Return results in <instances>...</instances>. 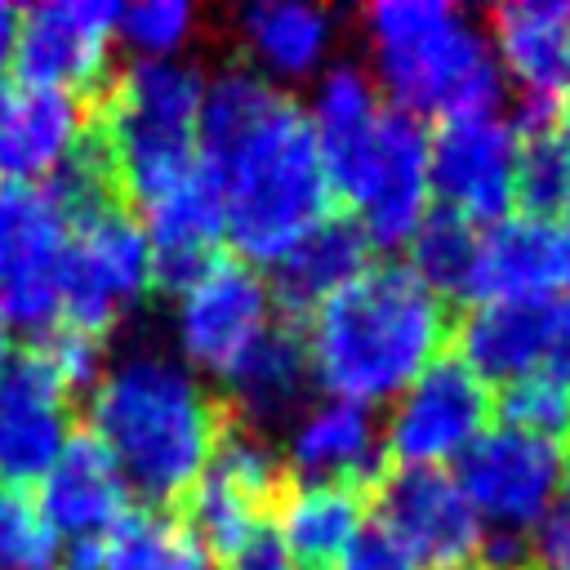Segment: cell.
I'll use <instances>...</instances> for the list:
<instances>
[{"mask_svg":"<svg viewBox=\"0 0 570 570\" xmlns=\"http://www.w3.org/2000/svg\"><path fill=\"white\" fill-rule=\"evenodd\" d=\"M196 156L223 191V236L240 263H276L330 214V178L303 107L249 67L205 85Z\"/></svg>","mask_w":570,"mask_h":570,"instance_id":"1","label":"cell"},{"mask_svg":"<svg viewBox=\"0 0 570 570\" xmlns=\"http://www.w3.org/2000/svg\"><path fill=\"white\" fill-rule=\"evenodd\" d=\"M267 285L263 276L240 263L236 254H218L183 294H178V338L183 352L214 374H227L254 338L272 325L267 321Z\"/></svg>","mask_w":570,"mask_h":570,"instance_id":"14","label":"cell"},{"mask_svg":"<svg viewBox=\"0 0 570 570\" xmlns=\"http://www.w3.org/2000/svg\"><path fill=\"white\" fill-rule=\"evenodd\" d=\"M561 298H499L476 303L454 321L450 352L485 383H512L543 365Z\"/></svg>","mask_w":570,"mask_h":570,"instance_id":"18","label":"cell"},{"mask_svg":"<svg viewBox=\"0 0 570 570\" xmlns=\"http://www.w3.org/2000/svg\"><path fill=\"white\" fill-rule=\"evenodd\" d=\"M561 214H566V236H570V196H566V209Z\"/></svg>","mask_w":570,"mask_h":570,"instance_id":"38","label":"cell"},{"mask_svg":"<svg viewBox=\"0 0 570 570\" xmlns=\"http://www.w3.org/2000/svg\"><path fill=\"white\" fill-rule=\"evenodd\" d=\"M89 102L53 89H18L0 98V183L53 174L80 142Z\"/></svg>","mask_w":570,"mask_h":570,"instance_id":"22","label":"cell"},{"mask_svg":"<svg viewBox=\"0 0 570 570\" xmlns=\"http://www.w3.org/2000/svg\"><path fill=\"white\" fill-rule=\"evenodd\" d=\"M561 485H566V499H570V454H561Z\"/></svg>","mask_w":570,"mask_h":570,"instance_id":"36","label":"cell"},{"mask_svg":"<svg viewBox=\"0 0 570 570\" xmlns=\"http://www.w3.org/2000/svg\"><path fill=\"white\" fill-rule=\"evenodd\" d=\"M476 223H468L463 214L454 209H432L419 218V227L410 232V272L436 289L445 303H459L468 294V276H472V263H476Z\"/></svg>","mask_w":570,"mask_h":570,"instance_id":"27","label":"cell"},{"mask_svg":"<svg viewBox=\"0 0 570 570\" xmlns=\"http://www.w3.org/2000/svg\"><path fill=\"white\" fill-rule=\"evenodd\" d=\"M71 436V392L27 347L0 383V490L45 481Z\"/></svg>","mask_w":570,"mask_h":570,"instance_id":"15","label":"cell"},{"mask_svg":"<svg viewBox=\"0 0 570 570\" xmlns=\"http://www.w3.org/2000/svg\"><path fill=\"white\" fill-rule=\"evenodd\" d=\"M543 374H552L557 383L570 387V298H561L557 307V325H552V343H548V356H543Z\"/></svg>","mask_w":570,"mask_h":570,"instance_id":"33","label":"cell"},{"mask_svg":"<svg viewBox=\"0 0 570 570\" xmlns=\"http://www.w3.org/2000/svg\"><path fill=\"white\" fill-rule=\"evenodd\" d=\"M67 218L45 183H0V316L49 330L58 321V267Z\"/></svg>","mask_w":570,"mask_h":570,"instance_id":"10","label":"cell"},{"mask_svg":"<svg viewBox=\"0 0 570 570\" xmlns=\"http://www.w3.org/2000/svg\"><path fill=\"white\" fill-rule=\"evenodd\" d=\"M191 18H196V13H191V4H183V0H151V4L120 9V13H116V27H120V36H125L134 49L160 58V53L178 49V45L191 36Z\"/></svg>","mask_w":570,"mask_h":570,"instance_id":"30","label":"cell"},{"mask_svg":"<svg viewBox=\"0 0 570 570\" xmlns=\"http://www.w3.org/2000/svg\"><path fill=\"white\" fill-rule=\"evenodd\" d=\"M472 570H481V566H476V561H472ZM508 570H543V566H539V561H534V557H530V561H521V566H508Z\"/></svg>","mask_w":570,"mask_h":570,"instance_id":"37","label":"cell"},{"mask_svg":"<svg viewBox=\"0 0 570 570\" xmlns=\"http://www.w3.org/2000/svg\"><path fill=\"white\" fill-rule=\"evenodd\" d=\"M494 419V392L454 352L436 356L405 392L383 432L392 468H436L463 454Z\"/></svg>","mask_w":570,"mask_h":570,"instance_id":"8","label":"cell"},{"mask_svg":"<svg viewBox=\"0 0 570 570\" xmlns=\"http://www.w3.org/2000/svg\"><path fill=\"white\" fill-rule=\"evenodd\" d=\"M89 432L111 450L147 508H178L200 481L227 423L223 396H209L183 365L138 352L107 370L89 396Z\"/></svg>","mask_w":570,"mask_h":570,"instance_id":"3","label":"cell"},{"mask_svg":"<svg viewBox=\"0 0 570 570\" xmlns=\"http://www.w3.org/2000/svg\"><path fill=\"white\" fill-rule=\"evenodd\" d=\"M370 517V490L343 481H312L285 494L276 512V534L298 561V570H334L352 534Z\"/></svg>","mask_w":570,"mask_h":570,"instance_id":"23","label":"cell"},{"mask_svg":"<svg viewBox=\"0 0 570 570\" xmlns=\"http://www.w3.org/2000/svg\"><path fill=\"white\" fill-rule=\"evenodd\" d=\"M98 570H214L169 508H129L98 543Z\"/></svg>","mask_w":570,"mask_h":570,"instance_id":"25","label":"cell"},{"mask_svg":"<svg viewBox=\"0 0 570 570\" xmlns=\"http://www.w3.org/2000/svg\"><path fill=\"white\" fill-rule=\"evenodd\" d=\"M200 98V71L169 58H142L89 98V129L129 209H147L196 169Z\"/></svg>","mask_w":570,"mask_h":570,"instance_id":"4","label":"cell"},{"mask_svg":"<svg viewBox=\"0 0 570 570\" xmlns=\"http://www.w3.org/2000/svg\"><path fill=\"white\" fill-rule=\"evenodd\" d=\"M557 289H570V236H566V227H557L552 218L508 214L481 232L463 298H472V303L557 298Z\"/></svg>","mask_w":570,"mask_h":570,"instance_id":"16","label":"cell"},{"mask_svg":"<svg viewBox=\"0 0 570 570\" xmlns=\"http://www.w3.org/2000/svg\"><path fill=\"white\" fill-rule=\"evenodd\" d=\"M330 191L352 205L370 245H401L428 205V134L401 107H379L370 134L325 169Z\"/></svg>","mask_w":570,"mask_h":570,"instance_id":"7","label":"cell"},{"mask_svg":"<svg viewBox=\"0 0 570 570\" xmlns=\"http://www.w3.org/2000/svg\"><path fill=\"white\" fill-rule=\"evenodd\" d=\"M111 0H49L18 13L13 40V76L22 89H53L71 98H98L111 80L107 49L116 27Z\"/></svg>","mask_w":570,"mask_h":570,"instance_id":"9","label":"cell"},{"mask_svg":"<svg viewBox=\"0 0 570 570\" xmlns=\"http://www.w3.org/2000/svg\"><path fill=\"white\" fill-rule=\"evenodd\" d=\"M463 570H472V566H463Z\"/></svg>","mask_w":570,"mask_h":570,"instance_id":"40","label":"cell"},{"mask_svg":"<svg viewBox=\"0 0 570 570\" xmlns=\"http://www.w3.org/2000/svg\"><path fill=\"white\" fill-rule=\"evenodd\" d=\"M240 36H245L249 53L263 67H272L276 76H307L325 58L334 22L325 9L272 0V4H249L240 13Z\"/></svg>","mask_w":570,"mask_h":570,"instance_id":"26","label":"cell"},{"mask_svg":"<svg viewBox=\"0 0 570 570\" xmlns=\"http://www.w3.org/2000/svg\"><path fill=\"white\" fill-rule=\"evenodd\" d=\"M18 13H22V9H13V4L0 0V62L13 53V40H18Z\"/></svg>","mask_w":570,"mask_h":570,"instance_id":"34","label":"cell"},{"mask_svg":"<svg viewBox=\"0 0 570 570\" xmlns=\"http://www.w3.org/2000/svg\"><path fill=\"white\" fill-rule=\"evenodd\" d=\"M40 512L53 530L71 534V543L102 539L129 512V481L89 428H76L45 472Z\"/></svg>","mask_w":570,"mask_h":570,"instance_id":"17","label":"cell"},{"mask_svg":"<svg viewBox=\"0 0 570 570\" xmlns=\"http://www.w3.org/2000/svg\"><path fill=\"white\" fill-rule=\"evenodd\" d=\"M334 570H423V566H419V557L379 517H370L352 534V543L343 548V557L334 561Z\"/></svg>","mask_w":570,"mask_h":570,"instance_id":"31","label":"cell"},{"mask_svg":"<svg viewBox=\"0 0 570 570\" xmlns=\"http://www.w3.org/2000/svg\"><path fill=\"white\" fill-rule=\"evenodd\" d=\"M58 530L27 490H0V570H53Z\"/></svg>","mask_w":570,"mask_h":570,"instance_id":"29","label":"cell"},{"mask_svg":"<svg viewBox=\"0 0 570 570\" xmlns=\"http://www.w3.org/2000/svg\"><path fill=\"white\" fill-rule=\"evenodd\" d=\"M454 321V303L428 289L405 263H370L307 316L303 347L312 379L338 401H383L450 352Z\"/></svg>","mask_w":570,"mask_h":570,"instance_id":"2","label":"cell"},{"mask_svg":"<svg viewBox=\"0 0 570 570\" xmlns=\"http://www.w3.org/2000/svg\"><path fill=\"white\" fill-rule=\"evenodd\" d=\"M370 236L352 214H325L303 240H294L272 263V294L285 321H307L330 294L356 281L370 267Z\"/></svg>","mask_w":570,"mask_h":570,"instance_id":"19","label":"cell"},{"mask_svg":"<svg viewBox=\"0 0 570 570\" xmlns=\"http://www.w3.org/2000/svg\"><path fill=\"white\" fill-rule=\"evenodd\" d=\"M494 410L503 414V428H512V432L552 441L557 450L570 441V387L543 370L503 383L494 396Z\"/></svg>","mask_w":570,"mask_h":570,"instance_id":"28","label":"cell"},{"mask_svg":"<svg viewBox=\"0 0 570 570\" xmlns=\"http://www.w3.org/2000/svg\"><path fill=\"white\" fill-rule=\"evenodd\" d=\"M4 374H9V325L0 316V383H4Z\"/></svg>","mask_w":570,"mask_h":570,"instance_id":"35","label":"cell"},{"mask_svg":"<svg viewBox=\"0 0 570 570\" xmlns=\"http://www.w3.org/2000/svg\"><path fill=\"white\" fill-rule=\"evenodd\" d=\"M0 98H4V85H0Z\"/></svg>","mask_w":570,"mask_h":570,"instance_id":"39","label":"cell"},{"mask_svg":"<svg viewBox=\"0 0 570 570\" xmlns=\"http://www.w3.org/2000/svg\"><path fill=\"white\" fill-rule=\"evenodd\" d=\"M374 517L432 570H463L481 552V521L441 468H387L370 490Z\"/></svg>","mask_w":570,"mask_h":570,"instance_id":"11","label":"cell"},{"mask_svg":"<svg viewBox=\"0 0 570 570\" xmlns=\"http://www.w3.org/2000/svg\"><path fill=\"white\" fill-rule=\"evenodd\" d=\"M151 289V249L129 205H102L67 227L58 267V321L107 338Z\"/></svg>","mask_w":570,"mask_h":570,"instance_id":"6","label":"cell"},{"mask_svg":"<svg viewBox=\"0 0 570 570\" xmlns=\"http://www.w3.org/2000/svg\"><path fill=\"white\" fill-rule=\"evenodd\" d=\"M223 379H227L223 401L240 423H249L254 432L267 423H285L307 401V387L316 383L303 347V325L294 321L267 325Z\"/></svg>","mask_w":570,"mask_h":570,"instance_id":"21","label":"cell"},{"mask_svg":"<svg viewBox=\"0 0 570 570\" xmlns=\"http://www.w3.org/2000/svg\"><path fill=\"white\" fill-rule=\"evenodd\" d=\"M227 570H298V561H294L289 548L281 543L276 525H263V530H254V534L227 557Z\"/></svg>","mask_w":570,"mask_h":570,"instance_id":"32","label":"cell"},{"mask_svg":"<svg viewBox=\"0 0 570 570\" xmlns=\"http://www.w3.org/2000/svg\"><path fill=\"white\" fill-rule=\"evenodd\" d=\"M503 67L539 98H566L570 85V9L566 4H499L490 13Z\"/></svg>","mask_w":570,"mask_h":570,"instance_id":"24","label":"cell"},{"mask_svg":"<svg viewBox=\"0 0 570 570\" xmlns=\"http://www.w3.org/2000/svg\"><path fill=\"white\" fill-rule=\"evenodd\" d=\"M428 183L441 205L468 223H499L512 209L517 187V134L499 116L441 120L428 142Z\"/></svg>","mask_w":570,"mask_h":570,"instance_id":"13","label":"cell"},{"mask_svg":"<svg viewBox=\"0 0 570 570\" xmlns=\"http://www.w3.org/2000/svg\"><path fill=\"white\" fill-rule=\"evenodd\" d=\"M361 18L379 58V80L401 111L414 120L494 116L503 80L485 40L459 9L441 0H383Z\"/></svg>","mask_w":570,"mask_h":570,"instance_id":"5","label":"cell"},{"mask_svg":"<svg viewBox=\"0 0 570 570\" xmlns=\"http://www.w3.org/2000/svg\"><path fill=\"white\" fill-rule=\"evenodd\" d=\"M289 476L312 481H343L374 490L387 472L383 441L374 436V419L356 401H330L298 419L289 436Z\"/></svg>","mask_w":570,"mask_h":570,"instance_id":"20","label":"cell"},{"mask_svg":"<svg viewBox=\"0 0 570 570\" xmlns=\"http://www.w3.org/2000/svg\"><path fill=\"white\" fill-rule=\"evenodd\" d=\"M561 485V450L552 441L485 428L459 454V490L472 512L499 521L503 530H521L548 517V503Z\"/></svg>","mask_w":570,"mask_h":570,"instance_id":"12","label":"cell"}]
</instances>
